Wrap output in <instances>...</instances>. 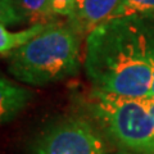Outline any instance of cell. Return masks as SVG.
Instances as JSON below:
<instances>
[{"label": "cell", "mask_w": 154, "mask_h": 154, "mask_svg": "<svg viewBox=\"0 0 154 154\" xmlns=\"http://www.w3.org/2000/svg\"><path fill=\"white\" fill-rule=\"evenodd\" d=\"M84 66L93 91L149 98L154 66L146 19L117 17L96 27L86 36Z\"/></svg>", "instance_id": "cell-1"}, {"label": "cell", "mask_w": 154, "mask_h": 154, "mask_svg": "<svg viewBox=\"0 0 154 154\" xmlns=\"http://www.w3.org/2000/svg\"><path fill=\"white\" fill-rule=\"evenodd\" d=\"M14 79L46 86L76 75L81 64V36L68 23L51 21L45 30L7 57Z\"/></svg>", "instance_id": "cell-2"}, {"label": "cell", "mask_w": 154, "mask_h": 154, "mask_svg": "<svg viewBox=\"0 0 154 154\" xmlns=\"http://www.w3.org/2000/svg\"><path fill=\"white\" fill-rule=\"evenodd\" d=\"M90 113L119 149L154 154V119L145 99L93 91Z\"/></svg>", "instance_id": "cell-3"}, {"label": "cell", "mask_w": 154, "mask_h": 154, "mask_svg": "<svg viewBox=\"0 0 154 154\" xmlns=\"http://www.w3.org/2000/svg\"><path fill=\"white\" fill-rule=\"evenodd\" d=\"M32 154H108V146L93 123L73 116L44 130L33 143Z\"/></svg>", "instance_id": "cell-4"}, {"label": "cell", "mask_w": 154, "mask_h": 154, "mask_svg": "<svg viewBox=\"0 0 154 154\" xmlns=\"http://www.w3.org/2000/svg\"><path fill=\"white\" fill-rule=\"evenodd\" d=\"M122 0H76L67 23L80 36H88L96 27L114 18Z\"/></svg>", "instance_id": "cell-5"}, {"label": "cell", "mask_w": 154, "mask_h": 154, "mask_svg": "<svg viewBox=\"0 0 154 154\" xmlns=\"http://www.w3.org/2000/svg\"><path fill=\"white\" fill-rule=\"evenodd\" d=\"M32 98L31 91L13 82L5 76L0 77V119L8 123L27 107Z\"/></svg>", "instance_id": "cell-6"}, {"label": "cell", "mask_w": 154, "mask_h": 154, "mask_svg": "<svg viewBox=\"0 0 154 154\" xmlns=\"http://www.w3.org/2000/svg\"><path fill=\"white\" fill-rule=\"evenodd\" d=\"M48 23H36V25H31L30 27H27L26 30L17 32L9 31L5 26L0 25V53H2V57L7 58L12 51L30 42L32 38H35L45 30Z\"/></svg>", "instance_id": "cell-7"}, {"label": "cell", "mask_w": 154, "mask_h": 154, "mask_svg": "<svg viewBox=\"0 0 154 154\" xmlns=\"http://www.w3.org/2000/svg\"><path fill=\"white\" fill-rule=\"evenodd\" d=\"M23 22L30 25L48 23L54 17L53 0H13Z\"/></svg>", "instance_id": "cell-8"}, {"label": "cell", "mask_w": 154, "mask_h": 154, "mask_svg": "<svg viewBox=\"0 0 154 154\" xmlns=\"http://www.w3.org/2000/svg\"><path fill=\"white\" fill-rule=\"evenodd\" d=\"M126 16L154 17V0H122L114 18Z\"/></svg>", "instance_id": "cell-9"}, {"label": "cell", "mask_w": 154, "mask_h": 154, "mask_svg": "<svg viewBox=\"0 0 154 154\" xmlns=\"http://www.w3.org/2000/svg\"><path fill=\"white\" fill-rule=\"evenodd\" d=\"M0 17H2V25L5 27L23 23L13 0H0Z\"/></svg>", "instance_id": "cell-10"}, {"label": "cell", "mask_w": 154, "mask_h": 154, "mask_svg": "<svg viewBox=\"0 0 154 154\" xmlns=\"http://www.w3.org/2000/svg\"><path fill=\"white\" fill-rule=\"evenodd\" d=\"M76 0H53V13L54 16L68 17L73 9Z\"/></svg>", "instance_id": "cell-11"}, {"label": "cell", "mask_w": 154, "mask_h": 154, "mask_svg": "<svg viewBox=\"0 0 154 154\" xmlns=\"http://www.w3.org/2000/svg\"><path fill=\"white\" fill-rule=\"evenodd\" d=\"M146 25L149 30V36H150V46H152V58H153V66H154V17H146ZM149 98H154V76H153V86Z\"/></svg>", "instance_id": "cell-12"}, {"label": "cell", "mask_w": 154, "mask_h": 154, "mask_svg": "<svg viewBox=\"0 0 154 154\" xmlns=\"http://www.w3.org/2000/svg\"><path fill=\"white\" fill-rule=\"evenodd\" d=\"M146 104H148V108L149 110H150V114H152V117L154 119V98H146Z\"/></svg>", "instance_id": "cell-13"}, {"label": "cell", "mask_w": 154, "mask_h": 154, "mask_svg": "<svg viewBox=\"0 0 154 154\" xmlns=\"http://www.w3.org/2000/svg\"><path fill=\"white\" fill-rule=\"evenodd\" d=\"M114 154H132V153H130V152H127V150H123V149H119V150L116 152Z\"/></svg>", "instance_id": "cell-14"}]
</instances>
